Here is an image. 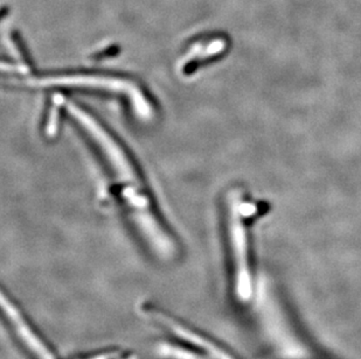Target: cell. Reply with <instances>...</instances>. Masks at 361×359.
I'll return each instance as SVG.
<instances>
[{
  "label": "cell",
  "instance_id": "cell-1",
  "mask_svg": "<svg viewBox=\"0 0 361 359\" xmlns=\"http://www.w3.org/2000/svg\"><path fill=\"white\" fill-rule=\"evenodd\" d=\"M61 101L68 110L69 115L78 122L99 149L101 154L106 158L110 170L116 177V182L120 184L121 196L128 213L145 241L159 257L164 259L173 257L176 252L173 239L158 220L150 199L145 191L143 181L140 180L136 167L133 166L126 149L85 108L67 99H61Z\"/></svg>",
  "mask_w": 361,
  "mask_h": 359
},
{
  "label": "cell",
  "instance_id": "cell-2",
  "mask_svg": "<svg viewBox=\"0 0 361 359\" xmlns=\"http://www.w3.org/2000/svg\"><path fill=\"white\" fill-rule=\"evenodd\" d=\"M26 84L35 87H72V88L94 89L101 92H111L116 95L124 96L130 103L133 113L143 120L154 118V106L147 99L142 89L126 78L114 77L106 75H55L44 77L28 78Z\"/></svg>",
  "mask_w": 361,
  "mask_h": 359
},
{
  "label": "cell",
  "instance_id": "cell-3",
  "mask_svg": "<svg viewBox=\"0 0 361 359\" xmlns=\"http://www.w3.org/2000/svg\"><path fill=\"white\" fill-rule=\"evenodd\" d=\"M229 236L232 243L233 253L235 257L238 271V291L242 298L249 294L248 258H247V238H245L243 217L250 214L252 204L245 203L239 193H232L229 196Z\"/></svg>",
  "mask_w": 361,
  "mask_h": 359
},
{
  "label": "cell",
  "instance_id": "cell-4",
  "mask_svg": "<svg viewBox=\"0 0 361 359\" xmlns=\"http://www.w3.org/2000/svg\"><path fill=\"white\" fill-rule=\"evenodd\" d=\"M1 306H3L4 312L10 320L11 323L14 327V330L18 336H20L21 341L24 342L27 349L35 355L37 359H55L54 355L51 353V350L44 346V343L41 341L33 329L27 325L24 316L21 315L20 312L18 310L17 307L5 296L1 295Z\"/></svg>",
  "mask_w": 361,
  "mask_h": 359
},
{
  "label": "cell",
  "instance_id": "cell-5",
  "mask_svg": "<svg viewBox=\"0 0 361 359\" xmlns=\"http://www.w3.org/2000/svg\"><path fill=\"white\" fill-rule=\"evenodd\" d=\"M147 314L152 316L154 320H157L164 327H167V329H170L171 332H173L174 335H177L178 337H180L181 339H184L186 342L190 343L192 346H195V348L202 350L204 353H207L209 356L213 359H232L229 357V355L220 349L218 346H215L214 343H212L211 341L204 339L202 336L199 335L197 332H192L190 329L185 328L184 325H179L171 317H167L166 315H164L163 313L156 312V310H147Z\"/></svg>",
  "mask_w": 361,
  "mask_h": 359
},
{
  "label": "cell",
  "instance_id": "cell-6",
  "mask_svg": "<svg viewBox=\"0 0 361 359\" xmlns=\"http://www.w3.org/2000/svg\"><path fill=\"white\" fill-rule=\"evenodd\" d=\"M225 49L226 40L224 37H211L208 40L198 41L192 44L190 51L184 55L179 65L180 68L186 69L195 63L221 54Z\"/></svg>",
  "mask_w": 361,
  "mask_h": 359
},
{
  "label": "cell",
  "instance_id": "cell-7",
  "mask_svg": "<svg viewBox=\"0 0 361 359\" xmlns=\"http://www.w3.org/2000/svg\"><path fill=\"white\" fill-rule=\"evenodd\" d=\"M158 353L164 358L204 359L190 350L183 349L180 346H171V344H161L158 348Z\"/></svg>",
  "mask_w": 361,
  "mask_h": 359
},
{
  "label": "cell",
  "instance_id": "cell-8",
  "mask_svg": "<svg viewBox=\"0 0 361 359\" xmlns=\"http://www.w3.org/2000/svg\"><path fill=\"white\" fill-rule=\"evenodd\" d=\"M114 355H101V356H96L94 357V358H89V359H111L113 358Z\"/></svg>",
  "mask_w": 361,
  "mask_h": 359
}]
</instances>
